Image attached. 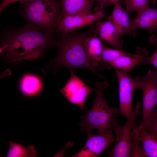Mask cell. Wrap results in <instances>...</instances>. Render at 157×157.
<instances>
[{"label": "cell", "mask_w": 157, "mask_h": 157, "mask_svg": "<svg viewBox=\"0 0 157 157\" xmlns=\"http://www.w3.org/2000/svg\"><path fill=\"white\" fill-rule=\"evenodd\" d=\"M27 0H2L0 5V12H2L4 9L9 5L15 2H20Z\"/></svg>", "instance_id": "obj_25"}, {"label": "cell", "mask_w": 157, "mask_h": 157, "mask_svg": "<svg viewBox=\"0 0 157 157\" xmlns=\"http://www.w3.org/2000/svg\"><path fill=\"white\" fill-rule=\"evenodd\" d=\"M89 26V28L86 31L57 33L56 46L58 49V53L55 59L51 60L46 68L42 70L46 69L45 72H47L51 67L57 68L63 67L67 68L71 72L77 68L83 67L90 70L101 77V76L91 66L86 52V40L90 36L97 34L93 23Z\"/></svg>", "instance_id": "obj_2"}, {"label": "cell", "mask_w": 157, "mask_h": 157, "mask_svg": "<svg viewBox=\"0 0 157 157\" xmlns=\"http://www.w3.org/2000/svg\"><path fill=\"white\" fill-rule=\"evenodd\" d=\"M63 17L91 13L95 0H60Z\"/></svg>", "instance_id": "obj_14"}, {"label": "cell", "mask_w": 157, "mask_h": 157, "mask_svg": "<svg viewBox=\"0 0 157 157\" xmlns=\"http://www.w3.org/2000/svg\"><path fill=\"white\" fill-rule=\"evenodd\" d=\"M156 106H157V105Z\"/></svg>", "instance_id": "obj_28"}, {"label": "cell", "mask_w": 157, "mask_h": 157, "mask_svg": "<svg viewBox=\"0 0 157 157\" xmlns=\"http://www.w3.org/2000/svg\"><path fill=\"white\" fill-rule=\"evenodd\" d=\"M103 44L97 34L90 36L85 42L88 57L91 66L97 73V71L101 69Z\"/></svg>", "instance_id": "obj_13"}, {"label": "cell", "mask_w": 157, "mask_h": 157, "mask_svg": "<svg viewBox=\"0 0 157 157\" xmlns=\"http://www.w3.org/2000/svg\"><path fill=\"white\" fill-rule=\"evenodd\" d=\"M130 13L118 3L115 4L112 13L107 17L108 20L115 26L119 37L124 35V31L130 24Z\"/></svg>", "instance_id": "obj_15"}, {"label": "cell", "mask_w": 157, "mask_h": 157, "mask_svg": "<svg viewBox=\"0 0 157 157\" xmlns=\"http://www.w3.org/2000/svg\"><path fill=\"white\" fill-rule=\"evenodd\" d=\"M94 23L99 39L114 49L121 50L122 41L119 39L112 23L108 20L105 22L97 21Z\"/></svg>", "instance_id": "obj_11"}, {"label": "cell", "mask_w": 157, "mask_h": 157, "mask_svg": "<svg viewBox=\"0 0 157 157\" xmlns=\"http://www.w3.org/2000/svg\"><path fill=\"white\" fill-rule=\"evenodd\" d=\"M87 139L84 148L90 153L92 157H97L113 142L115 141L113 133L94 134L91 131L87 133Z\"/></svg>", "instance_id": "obj_12"}, {"label": "cell", "mask_w": 157, "mask_h": 157, "mask_svg": "<svg viewBox=\"0 0 157 157\" xmlns=\"http://www.w3.org/2000/svg\"><path fill=\"white\" fill-rule=\"evenodd\" d=\"M137 77L139 88L143 92L142 115L140 125L144 128L157 105V75L155 71L149 69L141 78Z\"/></svg>", "instance_id": "obj_6"}, {"label": "cell", "mask_w": 157, "mask_h": 157, "mask_svg": "<svg viewBox=\"0 0 157 157\" xmlns=\"http://www.w3.org/2000/svg\"><path fill=\"white\" fill-rule=\"evenodd\" d=\"M149 133L157 137V106H156L144 127Z\"/></svg>", "instance_id": "obj_23"}, {"label": "cell", "mask_w": 157, "mask_h": 157, "mask_svg": "<svg viewBox=\"0 0 157 157\" xmlns=\"http://www.w3.org/2000/svg\"><path fill=\"white\" fill-rule=\"evenodd\" d=\"M9 148L7 157H34L37 156L36 150L33 145L27 147L21 144L9 141Z\"/></svg>", "instance_id": "obj_19"}, {"label": "cell", "mask_w": 157, "mask_h": 157, "mask_svg": "<svg viewBox=\"0 0 157 157\" xmlns=\"http://www.w3.org/2000/svg\"><path fill=\"white\" fill-rule=\"evenodd\" d=\"M114 70L119 82V112L128 119L134 109L132 106L133 93L136 89L139 88L137 78H133L124 71L115 68Z\"/></svg>", "instance_id": "obj_7"}, {"label": "cell", "mask_w": 157, "mask_h": 157, "mask_svg": "<svg viewBox=\"0 0 157 157\" xmlns=\"http://www.w3.org/2000/svg\"><path fill=\"white\" fill-rule=\"evenodd\" d=\"M138 128L136 123L132 129L131 157H145L142 148L140 147V141L138 136Z\"/></svg>", "instance_id": "obj_21"}, {"label": "cell", "mask_w": 157, "mask_h": 157, "mask_svg": "<svg viewBox=\"0 0 157 157\" xmlns=\"http://www.w3.org/2000/svg\"><path fill=\"white\" fill-rule=\"evenodd\" d=\"M19 11L28 23L53 35L63 17L60 0H27L21 2Z\"/></svg>", "instance_id": "obj_3"}, {"label": "cell", "mask_w": 157, "mask_h": 157, "mask_svg": "<svg viewBox=\"0 0 157 157\" xmlns=\"http://www.w3.org/2000/svg\"><path fill=\"white\" fill-rule=\"evenodd\" d=\"M41 88L40 79L34 76L27 75L23 78L21 82V91L26 95L33 96L37 94Z\"/></svg>", "instance_id": "obj_18"}, {"label": "cell", "mask_w": 157, "mask_h": 157, "mask_svg": "<svg viewBox=\"0 0 157 157\" xmlns=\"http://www.w3.org/2000/svg\"><path fill=\"white\" fill-rule=\"evenodd\" d=\"M121 0H111L112 4H115L120 2Z\"/></svg>", "instance_id": "obj_27"}, {"label": "cell", "mask_w": 157, "mask_h": 157, "mask_svg": "<svg viewBox=\"0 0 157 157\" xmlns=\"http://www.w3.org/2000/svg\"><path fill=\"white\" fill-rule=\"evenodd\" d=\"M139 140L142 146L144 156L157 157V137L147 131L140 125L138 128Z\"/></svg>", "instance_id": "obj_16"}, {"label": "cell", "mask_w": 157, "mask_h": 157, "mask_svg": "<svg viewBox=\"0 0 157 157\" xmlns=\"http://www.w3.org/2000/svg\"><path fill=\"white\" fill-rule=\"evenodd\" d=\"M137 54L125 52L121 50L113 49L103 44L102 60L101 63V69L110 68L109 64L117 59L124 56H135Z\"/></svg>", "instance_id": "obj_20"}, {"label": "cell", "mask_w": 157, "mask_h": 157, "mask_svg": "<svg viewBox=\"0 0 157 157\" xmlns=\"http://www.w3.org/2000/svg\"><path fill=\"white\" fill-rule=\"evenodd\" d=\"M97 5L103 7L108 6L112 4L111 0H95Z\"/></svg>", "instance_id": "obj_26"}, {"label": "cell", "mask_w": 157, "mask_h": 157, "mask_svg": "<svg viewBox=\"0 0 157 157\" xmlns=\"http://www.w3.org/2000/svg\"><path fill=\"white\" fill-rule=\"evenodd\" d=\"M138 28L146 29L150 33L157 32V9L151 8L149 5L137 13L135 18L131 21L124 35L127 34L134 36V31Z\"/></svg>", "instance_id": "obj_10"}, {"label": "cell", "mask_w": 157, "mask_h": 157, "mask_svg": "<svg viewBox=\"0 0 157 157\" xmlns=\"http://www.w3.org/2000/svg\"><path fill=\"white\" fill-rule=\"evenodd\" d=\"M105 16L104 7L96 4L93 13L63 16L56 32L70 33L80 27L89 26L93 22L104 18Z\"/></svg>", "instance_id": "obj_9"}, {"label": "cell", "mask_w": 157, "mask_h": 157, "mask_svg": "<svg viewBox=\"0 0 157 157\" xmlns=\"http://www.w3.org/2000/svg\"><path fill=\"white\" fill-rule=\"evenodd\" d=\"M71 73V76L60 92L70 102L77 106L84 112L85 100L94 90L87 85L74 71Z\"/></svg>", "instance_id": "obj_8"}, {"label": "cell", "mask_w": 157, "mask_h": 157, "mask_svg": "<svg viewBox=\"0 0 157 157\" xmlns=\"http://www.w3.org/2000/svg\"><path fill=\"white\" fill-rule=\"evenodd\" d=\"M139 52L136 56H123L110 62L109 64L110 68L113 67L126 72L132 71L138 65L144 64L147 54H141Z\"/></svg>", "instance_id": "obj_17"}, {"label": "cell", "mask_w": 157, "mask_h": 157, "mask_svg": "<svg viewBox=\"0 0 157 157\" xmlns=\"http://www.w3.org/2000/svg\"><path fill=\"white\" fill-rule=\"evenodd\" d=\"M141 105V103L137 102L126 123L123 126H119L117 119L114 118L112 120L111 128L115 135L116 142L112 149L106 151L107 154L110 157H131L132 129L137 123Z\"/></svg>", "instance_id": "obj_5"}, {"label": "cell", "mask_w": 157, "mask_h": 157, "mask_svg": "<svg viewBox=\"0 0 157 157\" xmlns=\"http://www.w3.org/2000/svg\"><path fill=\"white\" fill-rule=\"evenodd\" d=\"M43 31L28 23L22 26H6L0 33L1 55L15 62L43 57L47 49L56 46L57 39Z\"/></svg>", "instance_id": "obj_1"}, {"label": "cell", "mask_w": 157, "mask_h": 157, "mask_svg": "<svg viewBox=\"0 0 157 157\" xmlns=\"http://www.w3.org/2000/svg\"><path fill=\"white\" fill-rule=\"evenodd\" d=\"M121 1L125 5L129 12L138 13L149 5V0H121Z\"/></svg>", "instance_id": "obj_22"}, {"label": "cell", "mask_w": 157, "mask_h": 157, "mask_svg": "<svg viewBox=\"0 0 157 157\" xmlns=\"http://www.w3.org/2000/svg\"><path fill=\"white\" fill-rule=\"evenodd\" d=\"M108 85L105 82H96L94 103L90 109L81 117V121L79 125L83 132L87 133L95 129L100 134L112 133L111 121L119 110L109 106L104 98L103 90Z\"/></svg>", "instance_id": "obj_4"}, {"label": "cell", "mask_w": 157, "mask_h": 157, "mask_svg": "<svg viewBox=\"0 0 157 157\" xmlns=\"http://www.w3.org/2000/svg\"><path fill=\"white\" fill-rule=\"evenodd\" d=\"M144 64H149L153 65L156 69L157 75V48L152 55L149 57H146Z\"/></svg>", "instance_id": "obj_24"}]
</instances>
